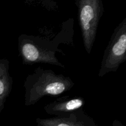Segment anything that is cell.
Returning a JSON list of instances; mask_svg holds the SVG:
<instances>
[{
    "label": "cell",
    "instance_id": "6da1fadb",
    "mask_svg": "<svg viewBox=\"0 0 126 126\" xmlns=\"http://www.w3.org/2000/svg\"><path fill=\"white\" fill-rule=\"evenodd\" d=\"M73 19H70L63 24V30L53 40L40 36L22 34L18 38V56L24 65L49 64L65 68L56 57L57 52L63 54L59 49L64 40L73 41Z\"/></svg>",
    "mask_w": 126,
    "mask_h": 126
},
{
    "label": "cell",
    "instance_id": "7a4b0ae2",
    "mask_svg": "<svg viewBox=\"0 0 126 126\" xmlns=\"http://www.w3.org/2000/svg\"><path fill=\"white\" fill-rule=\"evenodd\" d=\"M74 86L70 76L39 66L27 76L24 82L25 105H34L45 96L59 95L70 91Z\"/></svg>",
    "mask_w": 126,
    "mask_h": 126
},
{
    "label": "cell",
    "instance_id": "3957f363",
    "mask_svg": "<svg viewBox=\"0 0 126 126\" xmlns=\"http://www.w3.org/2000/svg\"><path fill=\"white\" fill-rule=\"evenodd\" d=\"M79 23L86 52L91 54L97 37L98 23L104 12L102 0H76Z\"/></svg>",
    "mask_w": 126,
    "mask_h": 126
},
{
    "label": "cell",
    "instance_id": "277c9868",
    "mask_svg": "<svg viewBox=\"0 0 126 126\" xmlns=\"http://www.w3.org/2000/svg\"><path fill=\"white\" fill-rule=\"evenodd\" d=\"M126 60V17L114 29L105 50L98 76L116 72Z\"/></svg>",
    "mask_w": 126,
    "mask_h": 126
},
{
    "label": "cell",
    "instance_id": "5b68a950",
    "mask_svg": "<svg viewBox=\"0 0 126 126\" xmlns=\"http://www.w3.org/2000/svg\"><path fill=\"white\" fill-rule=\"evenodd\" d=\"M37 126H98L94 119L87 114L83 108L61 116L36 119Z\"/></svg>",
    "mask_w": 126,
    "mask_h": 126
},
{
    "label": "cell",
    "instance_id": "8992f818",
    "mask_svg": "<svg viewBox=\"0 0 126 126\" xmlns=\"http://www.w3.org/2000/svg\"><path fill=\"white\" fill-rule=\"evenodd\" d=\"M85 104L86 100L84 97L65 95L47 103L44 106L43 109L49 115L61 116L70 114L80 108H83Z\"/></svg>",
    "mask_w": 126,
    "mask_h": 126
},
{
    "label": "cell",
    "instance_id": "52a82bcc",
    "mask_svg": "<svg viewBox=\"0 0 126 126\" xmlns=\"http://www.w3.org/2000/svg\"><path fill=\"white\" fill-rule=\"evenodd\" d=\"M9 60L0 59V113L5 107L13 86V78L9 73Z\"/></svg>",
    "mask_w": 126,
    "mask_h": 126
},
{
    "label": "cell",
    "instance_id": "ba28073f",
    "mask_svg": "<svg viewBox=\"0 0 126 126\" xmlns=\"http://www.w3.org/2000/svg\"><path fill=\"white\" fill-rule=\"evenodd\" d=\"M112 126H125L118 119H114L112 124Z\"/></svg>",
    "mask_w": 126,
    "mask_h": 126
}]
</instances>
